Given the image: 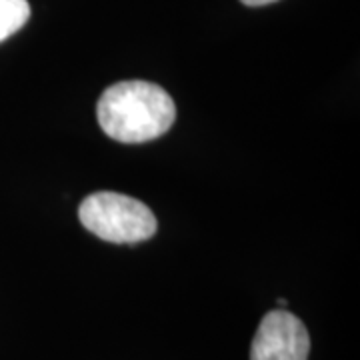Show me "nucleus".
Here are the masks:
<instances>
[{
    "label": "nucleus",
    "mask_w": 360,
    "mask_h": 360,
    "mask_svg": "<svg viewBox=\"0 0 360 360\" xmlns=\"http://www.w3.org/2000/svg\"><path fill=\"white\" fill-rule=\"evenodd\" d=\"M103 130L118 142L155 141L176 120V106L167 90L144 80L118 82L96 104Z\"/></svg>",
    "instance_id": "obj_1"
},
{
    "label": "nucleus",
    "mask_w": 360,
    "mask_h": 360,
    "mask_svg": "<svg viewBox=\"0 0 360 360\" xmlns=\"http://www.w3.org/2000/svg\"><path fill=\"white\" fill-rule=\"evenodd\" d=\"M30 6L26 0H0V42L26 25Z\"/></svg>",
    "instance_id": "obj_4"
},
{
    "label": "nucleus",
    "mask_w": 360,
    "mask_h": 360,
    "mask_svg": "<svg viewBox=\"0 0 360 360\" xmlns=\"http://www.w3.org/2000/svg\"><path fill=\"white\" fill-rule=\"evenodd\" d=\"M78 219L92 234L115 245L142 243L156 232L153 210L127 194H90L78 208Z\"/></svg>",
    "instance_id": "obj_2"
},
{
    "label": "nucleus",
    "mask_w": 360,
    "mask_h": 360,
    "mask_svg": "<svg viewBox=\"0 0 360 360\" xmlns=\"http://www.w3.org/2000/svg\"><path fill=\"white\" fill-rule=\"evenodd\" d=\"M310 336L288 310H270L252 338L250 360H309Z\"/></svg>",
    "instance_id": "obj_3"
},
{
    "label": "nucleus",
    "mask_w": 360,
    "mask_h": 360,
    "mask_svg": "<svg viewBox=\"0 0 360 360\" xmlns=\"http://www.w3.org/2000/svg\"><path fill=\"white\" fill-rule=\"evenodd\" d=\"M246 6H264V4H270V2H276V0H240Z\"/></svg>",
    "instance_id": "obj_5"
}]
</instances>
